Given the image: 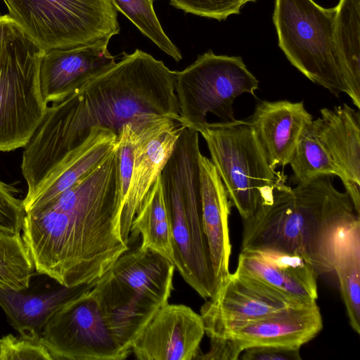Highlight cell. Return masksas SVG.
Returning a JSON list of instances; mask_svg holds the SVG:
<instances>
[{"instance_id":"2","label":"cell","mask_w":360,"mask_h":360,"mask_svg":"<svg viewBox=\"0 0 360 360\" xmlns=\"http://www.w3.org/2000/svg\"><path fill=\"white\" fill-rule=\"evenodd\" d=\"M122 209L116 148L59 195L26 212L22 236L36 271L66 287L96 281L128 250Z\"/></svg>"},{"instance_id":"34","label":"cell","mask_w":360,"mask_h":360,"mask_svg":"<svg viewBox=\"0 0 360 360\" xmlns=\"http://www.w3.org/2000/svg\"><path fill=\"white\" fill-rule=\"evenodd\" d=\"M20 27L8 15H0V57Z\"/></svg>"},{"instance_id":"12","label":"cell","mask_w":360,"mask_h":360,"mask_svg":"<svg viewBox=\"0 0 360 360\" xmlns=\"http://www.w3.org/2000/svg\"><path fill=\"white\" fill-rule=\"evenodd\" d=\"M255 279L235 271L201 307L205 334L218 338L228 329L297 304Z\"/></svg>"},{"instance_id":"16","label":"cell","mask_w":360,"mask_h":360,"mask_svg":"<svg viewBox=\"0 0 360 360\" xmlns=\"http://www.w3.org/2000/svg\"><path fill=\"white\" fill-rule=\"evenodd\" d=\"M313 120L321 146L342 174L354 210L360 214V114L346 103L320 110Z\"/></svg>"},{"instance_id":"18","label":"cell","mask_w":360,"mask_h":360,"mask_svg":"<svg viewBox=\"0 0 360 360\" xmlns=\"http://www.w3.org/2000/svg\"><path fill=\"white\" fill-rule=\"evenodd\" d=\"M248 122L271 169L288 165L304 128L313 121L303 101H262Z\"/></svg>"},{"instance_id":"28","label":"cell","mask_w":360,"mask_h":360,"mask_svg":"<svg viewBox=\"0 0 360 360\" xmlns=\"http://www.w3.org/2000/svg\"><path fill=\"white\" fill-rule=\"evenodd\" d=\"M117 11L127 17L140 32L175 61L182 56L162 29L153 8L158 0H110Z\"/></svg>"},{"instance_id":"17","label":"cell","mask_w":360,"mask_h":360,"mask_svg":"<svg viewBox=\"0 0 360 360\" xmlns=\"http://www.w3.org/2000/svg\"><path fill=\"white\" fill-rule=\"evenodd\" d=\"M236 271L295 302H312L318 297V274L298 255L274 250L240 252Z\"/></svg>"},{"instance_id":"14","label":"cell","mask_w":360,"mask_h":360,"mask_svg":"<svg viewBox=\"0 0 360 360\" xmlns=\"http://www.w3.org/2000/svg\"><path fill=\"white\" fill-rule=\"evenodd\" d=\"M322 328L321 310L315 301L288 305L262 318L228 329L218 338L232 340L242 351L264 345L300 349Z\"/></svg>"},{"instance_id":"23","label":"cell","mask_w":360,"mask_h":360,"mask_svg":"<svg viewBox=\"0 0 360 360\" xmlns=\"http://www.w3.org/2000/svg\"><path fill=\"white\" fill-rule=\"evenodd\" d=\"M333 269L337 274L349 323L360 334V218L356 214L337 233Z\"/></svg>"},{"instance_id":"31","label":"cell","mask_w":360,"mask_h":360,"mask_svg":"<svg viewBox=\"0 0 360 360\" xmlns=\"http://www.w3.org/2000/svg\"><path fill=\"white\" fill-rule=\"evenodd\" d=\"M17 194L16 188L0 181V226L21 233L26 212Z\"/></svg>"},{"instance_id":"10","label":"cell","mask_w":360,"mask_h":360,"mask_svg":"<svg viewBox=\"0 0 360 360\" xmlns=\"http://www.w3.org/2000/svg\"><path fill=\"white\" fill-rule=\"evenodd\" d=\"M91 290L68 302L45 325L40 340L52 360H122L130 354L117 341Z\"/></svg>"},{"instance_id":"19","label":"cell","mask_w":360,"mask_h":360,"mask_svg":"<svg viewBox=\"0 0 360 360\" xmlns=\"http://www.w3.org/2000/svg\"><path fill=\"white\" fill-rule=\"evenodd\" d=\"M199 166L202 223L216 290L230 274L229 217L231 205L212 160L200 154Z\"/></svg>"},{"instance_id":"32","label":"cell","mask_w":360,"mask_h":360,"mask_svg":"<svg viewBox=\"0 0 360 360\" xmlns=\"http://www.w3.org/2000/svg\"><path fill=\"white\" fill-rule=\"evenodd\" d=\"M300 349L282 346H254L245 349L242 360H301Z\"/></svg>"},{"instance_id":"21","label":"cell","mask_w":360,"mask_h":360,"mask_svg":"<svg viewBox=\"0 0 360 360\" xmlns=\"http://www.w3.org/2000/svg\"><path fill=\"white\" fill-rule=\"evenodd\" d=\"M96 282L74 287L60 285L57 289L38 293L0 287V307L20 336L41 341L49 319L70 300L90 290Z\"/></svg>"},{"instance_id":"35","label":"cell","mask_w":360,"mask_h":360,"mask_svg":"<svg viewBox=\"0 0 360 360\" xmlns=\"http://www.w3.org/2000/svg\"><path fill=\"white\" fill-rule=\"evenodd\" d=\"M243 4H245L248 2L250 1H255L256 0H241Z\"/></svg>"},{"instance_id":"26","label":"cell","mask_w":360,"mask_h":360,"mask_svg":"<svg viewBox=\"0 0 360 360\" xmlns=\"http://www.w3.org/2000/svg\"><path fill=\"white\" fill-rule=\"evenodd\" d=\"M288 164L292 171V180L297 184L322 175H335L342 179L340 171L316 137L313 121L302 130Z\"/></svg>"},{"instance_id":"25","label":"cell","mask_w":360,"mask_h":360,"mask_svg":"<svg viewBox=\"0 0 360 360\" xmlns=\"http://www.w3.org/2000/svg\"><path fill=\"white\" fill-rule=\"evenodd\" d=\"M335 10V45L352 91L360 101V0H340Z\"/></svg>"},{"instance_id":"5","label":"cell","mask_w":360,"mask_h":360,"mask_svg":"<svg viewBox=\"0 0 360 360\" xmlns=\"http://www.w3.org/2000/svg\"><path fill=\"white\" fill-rule=\"evenodd\" d=\"M335 7L313 0H276L273 14L278 45L300 72L338 96L347 94L360 109L334 39Z\"/></svg>"},{"instance_id":"9","label":"cell","mask_w":360,"mask_h":360,"mask_svg":"<svg viewBox=\"0 0 360 360\" xmlns=\"http://www.w3.org/2000/svg\"><path fill=\"white\" fill-rule=\"evenodd\" d=\"M43 52L20 29L0 57V153L24 148L47 110L39 84Z\"/></svg>"},{"instance_id":"33","label":"cell","mask_w":360,"mask_h":360,"mask_svg":"<svg viewBox=\"0 0 360 360\" xmlns=\"http://www.w3.org/2000/svg\"><path fill=\"white\" fill-rule=\"evenodd\" d=\"M242 352L231 339L226 338H210L209 351L205 354L200 352L196 359L236 360L239 359Z\"/></svg>"},{"instance_id":"24","label":"cell","mask_w":360,"mask_h":360,"mask_svg":"<svg viewBox=\"0 0 360 360\" xmlns=\"http://www.w3.org/2000/svg\"><path fill=\"white\" fill-rule=\"evenodd\" d=\"M130 233L134 237L141 236L139 248L153 250L173 262V236L160 175L143 199L133 219Z\"/></svg>"},{"instance_id":"11","label":"cell","mask_w":360,"mask_h":360,"mask_svg":"<svg viewBox=\"0 0 360 360\" xmlns=\"http://www.w3.org/2000/svg\"><path fill=\"white\" fill-rule=\"evenodd\" d=\"M185 127L181 120L167 116L150 115L135 122L131 175L120 219V234L125 244L128 245L136 214L160 175Z\"/></svg>"},{"instance_id":"15","label":"cell","mask_w":360,"mask_h":360,"mask_svg":"<svg viewBox=\"0 0 360 360\" xmlns=\"http://www.w3.org/2000/svg\"><path fill=\"white\" fill-rule=\"evenodd\" d=\"M109 41L44 51L39 65V84L47 103L57 102L91 78L112 66L115 58Z\"/></svg>"},{"instance_id":"13","label":"cell","mask_w":360,"mask_h":360,"mask_svg":"<svg viewBox=\"0 0 360 360\" xmlns=\"http://www.w3.org/2000/svg\"><path fill=\"white\" fill-rule=\"evenodd\" d=\"M205 333L200 315L183 304L161 307L131 345L141 360H192L200 354Z\"/></svg>"},{"instance_id":"1","label":"cell","mask_w":360,"mask_h":360,"mask_svg":"<svg viewBox=\"0 0 360 360\" xmlns=\"http://www.w3.org/2000/svg\"><path fill=\"white\" fill-rule=\"evenodd\" d=\"M150 115L181 120L174 71L136 49L48 106L22 152L27 192L41 194L91 128H110L118 137L124 124Z\"/></svg>"},{"instance_id":"7","label":"cell","mask_w":360,"mask_h":360,"mask_svg":"<svg viewBox=\"0 0 360 360\" xmlns=\"http://www.w3.org/2000/svg\"><path fill=\"white\" fill-rule=\"evenodd\" d=\"M20 29L44 51L110 41L120 32L110 0H3Z\"/></svg>"},{"instance_id":"27","label":"cell","mask_w":360,"mask_h":360,"mask_svg":"<svg viewBox=\"0 0 360 360\" xmlns=\"http://www.w3.org/2000/svg\"><path fill=\"white\" fill-rule=\"evenodd\" d=\"M35 271L21 233L0 226V287L26 290Z\"/></svg>"},{"instance_id":"22","label":"cell","mask_w":360,"mask_h":360,"mask_svg":"<svg viewBox=\"0 0 360 360\" xmlns=\"http://www.w3.org/2000/svg\"><path fill=\"white\" fill-rule=\"evenodd\" d=\"M175 266L172 260L151 249L126 251L110 269L143 297L163 307L172 290Z\"/></svg>"},{"instance_id":"29","label":"cell","mask_w":360,"mask_h":360,"mask_svg":"<svg viewBox=\"0 0 360 360\" xmlns=\"http://www.w3.org/2000/svg\"><path fill=\"white\" fill-rule=\"evenodd\" d=\"M0 360H52L41 341L8 334L0 338Z\"/></svg>"},{"instance_id":"3","label":"cell","mask_w":360,"mask_h":360,"mask_svg":"<svg viewBox=\"0 0 360 360\" xmlns=\"http://www.w3.org/2000/svg\"><path fill=\"white\" fill-rule=\"evenodd\" d=\"M356 214L349 195L334 187L330 175L291 188L283 174L254 214L242 219L240 252L298 255L318 275L330 273L337 233Z\"/></svg>"},{"instance_id":"6","label":"cell","mask_w":360,"mask_h":360,"mask_svg":"<svg viewBox=\"0 0 360 360\" xmlns=\"http://www.w3.org/2000/svg\"><path fill=\"white\" fill-rule=\"evenodd\" d=\"M231 206L242 219L254 214L284 174L271 168L248 120L207 122L199 131Z\"/></svg>"},{"instance_id":"4","label":"cell","mask_w":360,"mask_h":360,"mask_svg":"<svg viewBox=\"0 0 360 360\" xmlns=\"http://www.w3.org/2000/svg\"><path fill=\"white\" fill-rule=\"evenodd\" d=\"M199 133L185 127L160 174L173 236V262L184 281L202 298L215 283L202 223Z\"/></svg>"},{"instance_id":"8","label":"cell","mask_w":360,"mask_h":360,"mask_svg":"<svg viewBox=\"0 0 360 360\" xmlns=\"http://www.w3.org/2000/svg\"><path fill=\"white\" fill-rule=\"evenodd\" d=\"M179 115L186 127L198 132L208 122V113L233 121V104L243 94L255 96L258 79L240 56L209 51L181 71H174Z\"/></svg>"},{"instance_id":"30","label":"cell","mask_w":360,"mask_h":360,"mask_svg":"<svg viewBox=\"0 0 360 360\" xmlns=\"http://www.w3.org/2000/svg\"><path fill=\"white\" fill-rule=\"evenodd\" d=\"M169 2L186 13L218 20L239 13L244 5L241 0H169Z\"/></svg>"},{"instance_id":"20","label":"cell","mask_w":360,"mask_h":360,"mask_svg":"<svg viewBox=\"0 0 360 360\" xmlns=\"http://www.w3.org/2000/svg\"><path fill=\"white\" fill-rule=\"evenodd\" d=\"M120 346L131 352V345L161 308L139 295L109 269L91 290Z\"/></svg>"}]
</instances>
